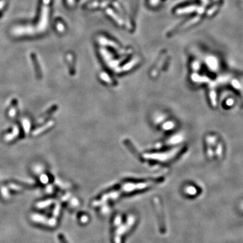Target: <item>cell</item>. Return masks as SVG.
Segmentation results:
<instances>
[{
    "mask_svg": "<svg viewBox=\"0 0 243 243\" xmlns=\"http://www.w3.org/2000/svg\"><path fill=\"white\" fill-rule=\"evenodd\" d=\"M2 195L4 197V198H8L9 197V193H8V189L6 188H5V187H3V188L2 189Z\"/></svg>",
    "mask_w": 243,
    "mask_h": 243,
    "instance_id": "ba28073f",
    "label": "cell"
},
{
    "mask_svg": "<svg viewBox=\"0 0 243 243\" xmlns=\"http://www.w3.org/2000/svg\"><path fill=\"white\" fill-rule=\"evenodd\" d=\"M23 127L25 132H26V133H28V131L30 130V126H31V125H30V122H28V120L24 119V120H23Z\"/></svg>",
    "mask_w": 243,
    "mask_h": 243,
    "instance_id": "52a82bcc",
    "label": "cell"
},
{
    "mask_svg": "<svg viewBox=\"0 0 243 243\" xmlns=\"http://www.w3.org/2000/svg\"><path fill=\"white\" fill-rule=\"evenodd\" d=\"M19 133V130L17 126L14 127V130H13V133L12 134L10 133L7 134L4 139H5L6 141H10V140H12L14 139H15L17 136L18 135Z\"/></svg>",
    "mask_w": 243,
    "mask_h": 243,
    "instance_id": "3957f363",
    "label": "cell"
},
{
    "mask_svg": "<svg viewBox=\"0 0 243 243\" xmlns=\"http://www.w3.org/2000/svg\"><path fill=\"white\" fill-rule=\"evenodd\" d=\"M53 125V121H50V122H49L47 123L46 124H45L43 126H41V127L39 128V129H38L35 130L34 131L33 133V134L34 136H37V135H39V134H41V133H43V132L45 131L47 129H49V128L52 127Z\"/></svg>",
    "mask_w": 243,
    "mask_h": 243,
    "instance_id": "7a4b0ae2",
    "label": "cell"
},
{
    "mask_svg": "<svg viewBox=\"0 0 243 243\" xmlns=\"http://www.w3.org/2000/svg\"><path fill=\"white\" fill-rule=\"evenodd\" d=\"M32 59L33 61L34 62V63H35V71L37 72V77L41 78V69L39 68V63H37V59L35 58V55H32Z\"/></svg>",
    "mask_w": 243,
    "mask_h": 243,
    "instance_id": "277c9868",
    "label": "cell"
},
{
    "mask_svg": "<svg viewBox=\"0 0 243 243\" xmlns=\"http://www.w3.org/2000/svg\"><path fill=\"white\" fill-rule=\"evenodd\" d=\"M53 202L52 200H49V201H41L39 202V203L37 204V207L39 208H44L49 206V205Z\"/></svg>",
    "mask_w": 243,
    "mask_h": 243,
    "instance_id": "8992f818",
    "label": "cell"
},
{
    "mask_svg": "<svg viewBox=\"0 0 243 243\" xmlns=\"http://www.w3.org/2000/svg\"><path fill=\"white\" fill-rule=\"evenodd\" d=\"M16 104H17V101L16 102V99H14L13 103H12V107L11 108V109L9 111V116L11 118H14L16 114V109L15 108V106L16 105Z\"/></svg>",
    "mask_w": 243,
    "mask_h": 243,
    "instance_id": "5b68a950",
    "label": "cell"
},
{
    "mask_svg": "<svg viewBox=\"0 0 243 243\" xmlns=\"http://www.w3.org/2000/svg\"><path fill=\"white\" fill-rule=\"evenodd\" d=\"M40 180H41L42 183H44V184H45V183L48 182V177L46 175H42L41 176Z\"/></svg>",
    "mask_w": 243,
    "mask_h": 243,
    "instance_id": "30bf717a",
    "label": "cell"
},
{
    "mask_svg": "<svg viewBox=\"0 0 243 243\" xmlns=\"http://www.w3.org/2000/svg\"><path fill=\"white\" fill-rule=\"evenodd\" d=\"M31 219L32 220L35 221V222L40 223L42 224H45L49 225V226H54V225L56 224V220L54 218H51V219H48L46 218L45 217L39 215V214H34L31 216Z\"/></svg>",
    "mask_w": 243,
    "mask_h": 243,
    "instance_id": "6da1fadb",
    "label": "cell"
},
{
    "mask_svg": "<svg viewBox=\"0 0 243 243\" xmlns=\"http://www.w3.org/2000/svg\"><path fill=\"white\" fill-rule=\"evenodd\" d=\"M10 188L12 189V190H16V191H20L22 190V189H21V187H20L19 186L16 185H14V184H11L10 185Z\"/></svg>",
    "mask_w": 243,
    "mask_h": 243,
    "instance_id": "9c48e42d",
    "label": "cell"
}]
</instances>
